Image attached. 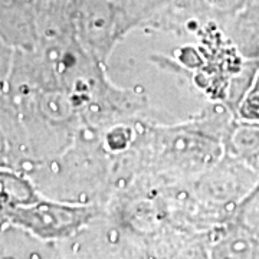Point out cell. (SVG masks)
I'll return each instance as SVG.
<instances>
[{"label": "cell", "instance_id": "cell-1", "mask_svg": "<svg viewBox=\"0 0 259 259\" xmlns=\"http://www.w3.org/2000/svg\"><path fill=\"white\" fill-rule=\"evenodd\" d=\"M235 120L222 101H213L194 118L176 125H157L141 118L133 147L117 157L114 190L137 179L176 185L200 176L225 154L223 140Z\"/></svg>", "mask_w": 259, "mask_h": 259}, {"label": "cell", "instance_id": "cell-2", "mask_svg": "<svg viewBox=\"0 0 259 259\" xmlns=\"http://www.w3.org/2000/svg\"><path fill=\"white\" fill-rule=\"evenodd\" d=\"M225 35L243 58L259 59V0L225 23Z\"/></svg>", "mask_w": 259, "mask_h": 259}, {"label": "cell", "instance_id": "cell-3", "mask_svg": "<svg viewBox=\"0 0 259 259\" xmlns=\"http://www.w3.org/2000/svg\"><path fill=\"white\" fill-rule=\"evenodd\" d=\"M225 153L241 160L259 175V122L233 121L223 140Z\"/></svg>", "mask_w": 259, "mask_h": 259}, {"label": "cell", "instance_id": "cell-4", "mask_svg": "<svg viewBox=\"0 0 259 259\" xmlns=\"http://www.w3.org/2000/svg\"><path fill=\"white\" fill-rule=\"evenodd\" d=\"M229 223L259 238V180L235 207Z\"/></svg>", "mask_w": 259, "mask_h": 259}, {"label": "cell", "instance_id": "cell-5", "mask_svg": "<svg viewBox=\"0 0 259 259\" xmlns=\"http://www.w3.org/2000/svg\"><path fill=\"white\" fill-rule=\"evenodd\" d=\"M233 114L238 120L259 122V66Z\"/></svg>", "mask_w": 259, "mask_h": 259}]
</instances>
